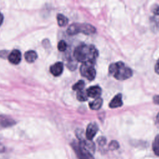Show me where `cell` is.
Masks as SVG:
<instances>
[{
    "instance_id": "8992f818",
    "label": "cell",
    "mask_w": 159,
    "mask_h": 159,
    "mask_svg": "<svg viewBox=\"0 0 159 159\" xmlns=\"http://www.w3.org/2000/svg\"><path fill=\"white\" fill-rule=\"evenodd\" d=\"M98 131V126L96 122L89 123L86 128V137L88 140H91Z\"/></svg>"
},
{
    "instance_id": "52a82bcc",
    "label": "cell",
    "mask_w": 159,
    "mask_h": 159,
    "mask_svg": "<svg viewBox=\"0 0 159 159\" xmlns=\"http://www.w3.org/2000/svg\"><path fill=\"white\" fill-rule=\"evenodd\" d=\"M8 60L14 65L19 64L21 61V53L19 50H13L8 55Z\"/></svg>"
},
{
    "instance_id": "5b68a950",
    "label": "cell",
    "mask_w": 159,
    "mask_h": 159,
    "mask_svg": "<svg viewBox=\"0 0 159 159\" xmlns=\"http://www.w3.org/2000/svg\"><path fill=\"white\" fill-rule=\"evenodd\" d=\"M72 146L79 159H94L92 153L81 146L79 142L73 143Z\"/></svg>"
},
{
    "instance_id": "603a6c76",
    "label": "cell",
    "mask_w": 159,
    "mask_h": 159,
    "mask_svg": "<svg viewBox=\"0 0 159 159\" xmlns=\"http://www.w3.org/2000/svg\"><path fill=\"white\" fill-rule=\"evenodd\" d=\"M153 102L157 104H159V95H155L153 98Z\"/></svg>"
},
{
    "instance_id": "d4e9b609",
    "label": "cell",
    "mask_w": 159,
    "mask_h": 159,
    "mask_svg": "<svg viewBox=\"0 0 159 159\" xmlns=\"http://www.w3.org/2000/svg\"><path fill=\"white\" fill-rule=\"evenodd\" d=\"M157 120L159 121V112L158 113V114H157Z\"/></svg>"
},
{
    "instance_id": "30bf717a",
    "label": "cell",
    "mask_w": 159,
    "mask_h": 159,
    "mask_svg": "<svg viewBox=\"0 0 159 159\" xmlns=\"http://www.w3.org/2000/svg\"><path fill=\"white\" fill-rule=\"evenodd\" d=\"M123 102L122 100V94L120 93L116 95L109 102V106L111 108H117L122 106Z\"/></svg>"
},
{
    "instance_id": "3957f363",
    "label": "cell",
    "mask_w": 159,
    "mask_h": 159,
    "mask_svg": "<svg viewBox=\"0 0 159 159\" xmlns=\"http://www.w3.org/2000/svg\"><path fill=\"white\" fill-rule=\"evenodd\" d=\"M66 32L70 35H73L78 33L89 35L96 32V28L89 24L74 23L68 27Z\"/></svg>"
},
{
    "instance_id": "d6986e66",
    "label": "cell",
    "mask_w": 159,
    "mask_h": 159,
    "mask_svg": "<svg viewBox=\"0 0 159 159\" xmlns=\"http://www.w3.org/2000/svg\"><path fill=\"white\" fill-rule=\"evenodd\" d=\"M109 147L111 150H116L119 147V145L118 142L116 140H112L111 142V143L109 145Z\"/></svg>"
},
{
    "instance_id": "ffe728a7",
    "label": "cell",
    "mask_w": 159,
    "mask_h": 159,
    "mask_svg": "<svg viewBox=\"0 0 159 159\" xmlns=\"http://www.w3.org/2000/svg\"><path fill=\"white\" fill-rule=\"evenodd\" d=\"M152 12L155 15H159V6L155 4L152 8Z\"/></svg>"
},
{
    "instance_id": "7a4b0ae2",
    "label": "cell",
    "mask_w": 159,
    "mask_h": 159,
    "mask_svg": "<svg viewBox=\"0 0 159 159\" xmlns=\"http://www.w3.org/2000/svg\"><path fill=\"white\" fill-rule=\"evenodd\" d=\"M109 73L118 80H127L130 78L133 73L132 70L122 61L111 64L109 66Z\"/></svg>"
},
{
    "instance_id": "2e32d148",
    "label": "cell",
    "mask_w": 159,
    "mask_h": 159,
    "mask_svg": "<svg viewBox=\"0 0 159 159\" xmlns=\"http://www.w3.org/2000/svg\"><path fill=\"white\" fill-rule=\"evenodd\" d=\"M76 98L80 101H86L88 98V96L86 91L82 90V91H80L77 92Z\"/></svg>"
},
{
    "instance_id": "7402d4cb",
    "label": "cell",
    "mask_w": 159,
    "mask_h": 159,
    "mask_svg": "<svg viewBox=\"0 0 159 159\" xmlns=\"http://www.w3.org/2000/svg\"><path fill=\"white\" fill-rule=\"evenodd\" d=\"M155 71L157 74L159 75V59L157 60V61L155 65Z\"/></svg>"
},
{
    "instance_id": "e0dca14e",
    "label": "cell",
    "mask_w": 159,
    "mask_h": 159,
    "mask_svg": "<svg viewBox=\"0 0 159 159\" xmlns=\"http://www.w3.org/2000/svg\"><path fill=\"white\" fill-rule=\"evenodd\" d=\"M84 84H85L84 81L83 80H80L72 86V89L74 91H82V90H83Z\"/></svg>"
},
{
    "instance_id": "4fadbf2b",
    "label": "cell",
    "mask_w": 159,
    "mask_h": 159,
    "mask_svg": "<svg viewBox=\"0 0 159 159\" xmlns=\"http://www.w3.org/2000/svg\"><path fill=\"white\" fill-rule=\"evenodd\" d=\"M0 117V124L4 127H9L15 124V122L13 119H9L7 116H1Z\"/></svg>"
},
{
    "instance_id": "6da1fadb",
    "label": "cell",
    "mask_w": 159,
    "mask_h": 159,
    "mask_svg": "<svg viewBox=\"0 0 159 159\" xmlns=\"http://www.w3.org/2000/svg\"><path fill=\"white\" fill-rule=\"evenodd\" d=\"M98 51L93 45L83 44L77 47L74 51L75 58L80 62L95 63Z\"/></svg>"
},
{
    "instance_id": "277c9868",
    "label": "cell",
    "mask_w": 159,
    "mask_h": 159,
    "mask_svg": "<svg viewBox=\"0 0 159 159\" xmlns=\"http://www.w3.org/2000/svg\"><path fill=\"white\" fill-rule=\"evenodd\" d=\"M94 63L86 62L83 63L80 66L81 75L89 81L93 80L96 77V70L94 66Z\"/></svg>"
},
{
    "instance_id": "7c38bea8",
    "label": "cell",
    "mask_w": 159,
    "mask_h": 159,
    "mask_svg": "<svg viewBox=\"0 0 159 159\" xmlns=\"http://www.w3.org/2000/svg\"><path fill=\"white\" fill-rule=\"evenodd\" d=\"M102 102H103L102 99L101 98H98L95 99L93 101L89 102V106L90 109L93 110H98L101 107L102 105Z\"/></svg>"
},
{
    "instance_id": "9a60e30c",
    "label": "cell",
    "mask_w": 159,
    "mask_h": 159,
    "mask_svg": "<svg viewBox=\"0 0 159 159\" xmlns=\"http://www.w3.org/2000/svg\"><path fill=\"white\" fill-rule=\"evenodd\" d=\"M152 148L154 153L156 155L159 156V134L155 137L153 142Z\"/></svg>"
},
{
    "instance_id": "cb8c5ba5",
    "label": "cell",
    "mask_w": 159,
    "mask_h": 159,
    "mask_svg": "<svg viewBox=\"0 0 159 159\" xmlns=\"http://www.w3.org/2000/svg\"><path fill=\"white\" fill-rule=\"evenodd\" d=\"M3 19H4V17L3 15L0 12V26L1 25V24L3 22Z\"/></svg>"
},
{
    "instance_id": "8fae6325",
    "label": "cell",
    "mask_w": 159,
    "mask_h": 159,
    "mask_svg": "<svg viewBox=\"0 0 159 159\" xmlns=\"http://www.w3.org/2000/svg\"><path fill=\"white\" fill-rule=\"evenodd\" d=\"M24 58L27 62L32 63L37 58V54L34 50H29L25 53Z\"/></svg>"
},
{
    "instance_id": "5bb4252c",
    "label": "cell",
    "mask_w": 159,
    "mask_h": 159,
    "mask_svg": "<svg viewBox=\"0 0 159 159\" xmlns=\"http://www.w3.org/2000/svg\"><path fill=\"white\" fill-rule=\"evenodd\" d=\"M57 19L58 24L60 27H64L68 22V18L66 16H65L63 14H58L57 15Z\"/></svg>"
},
{
    "instance_id": "9c48e42d",
    "label": "cell",
    "mask_w": 159,
    "mask_h": 159,
    "mask_svg": "<svg viewBox=\"0 0 159 159\" xmlns=\"http://www.w3.org/2000/svg\"><path fill=\"white\" fill-rule=\"evenodd\" d=\"M63 70V65L61 62H57L50 66V73L55 76H60Z\"/></svg>"
},
{
    "instance_id": "44dd1931",
    "label": "cell",
    "mask_w": 159,
    "mask_h": 159,
    "mask_svg": "<svg viewBox=\"0 0 159 159\" xmlns=\"http://www.w3.org/2000/svg\"><path fill=\"white\" fill-rule=\"evenodd\" d=\"M106 139L104 137H100L98 139V143L101 145H103L106 143Z\"/></svg>"
},
{
    "instance_id": "ba28073f",
    "label": "cell",
    "mask_w": 159,
    "mask_h": 159,
    "mask_svg": "<svg viewBox=\"0 0 159 159\" xmlns=\"http://www.w3.org/2000/svg\"><path fill=\"white\" fill-rule=\"evenodd\" d=\"M88 97L92 98H98L101 94L102 90L101 88L99 86H93L89 87L86 91Z\"/></svg>"
},
{
    "instance_id": "ac0fdd59",
    "label": "cell",
    "mask_w": 159,
    "mask_h": 159,
    "mask_svg": "<svg viewBox=\"0 0 159 159\" xmlns=\"http://www.w3.org/2000/svg\"><path fill=\"white\" fill-rule=\"evenodd\" d=\"M67 44L64 40H60L58 43V49L60 52H63L66 49Z\"/></svg>"
}]
</instances>
